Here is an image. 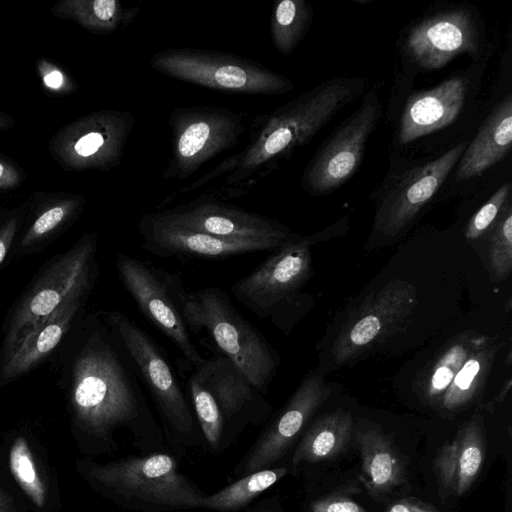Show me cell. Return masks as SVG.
Listing matches in <instances>:
<instances>
[{
  "instance_id": "cell-1",
  "label": "cell",
  "mask_w": 512,
  "mask_h": 512,
  "mask_svg": "<svg viewBox=\"0 0 512 512\" xmlns=\"http://www.w3.org/2000/svg\"><path fill=\"white\" fill-rule=\"evenodd\" d=\"M70 399L79 426L104 444L125 430L142 454L164 452L165 436L123 345L102 316L91 317L75 354Z\"/></svg>"
},
{
  "instance_id": "cell-2",
  "label": "cell",
  "mask_w": 512,
  "mask_h": 512,
  "mask_svg": "<svg viewBox=\"0 0 512 512\" xmlns=\"http://www.w3.org/2000/svg\"><path fill=\"white\" fill-rule=\"evenodd\" d=\"M171 293L188 330L203 334L264 396L280 357L264 335L235 308L218 287L188 290L179 276L167 272Z\"/></svg>"
},
{
  "instance_id": "cell-3",
  "label": "cell",
  "mask_w": 512,
  "mask_h": 512,
  "mask_svg": "<svg viewBox=\"0 0 512 512\" xmlns=\"http://www.w3.org/2000/svg\"><path fill=\"white\" fill-rule=\"evenodd\" d=\"M90 475L118 506L134 512L200 509L205 495L166 452L129 455L94 465Z\"/></svg>"
},
{
  "instance_id": "cell-4",
  "label": "cell",
  "mask_w": 512,
  "mask_h": 512,
  "mask_svg": "<svg viewBox=\"0 0 512 512\" xmlns=\"http://www.w3.org/2000/svg\"><path fill=\"white\" fill-rule=\"evenodd\" d=\"M126 350L145 391L153 401L165 439L198 444V425L188 399L165 350L126 314H100Z\"/></svg>"
},
{
  "instance_id": "cell-5",
  "label": "cell",
  "mask_w": 512,
  "mask_h": 512,
  "mask_svg": "<svg viewBox=\"0 0 512 512\" xmlns=\"http://www.w3.org/2000/svg\"><path fill=\"white\" fill-rule=\"evenodd\" d=\"M150 67L168 77L212 90L280 95L294 89L284 75L253 60L205 48H168L154 53Z\"/></svg>"
},
{
  "instance_id": "cell-6",
  "label": "cell",
  "mask_w": 512,
  "mask_h": 512,
  "mask_svg": "<svg viewBox=\"0 0 512 512\" xmlns=\"http://www.w3.org/2000/svg\"><path fill=\"white\" fill-rule=\"evenodd\" d=\"M247 113L213 105L173 109L167 123L171 150L164 180H184L221 153L238 145L247 130Z\"/></svg>"
},
{
  "instance_id": "cell-7",
  "label": "cell",
  "mask_w": 512,
  "mask_h": 512,
  "mask_svg": "<svg viewBox=\"0 0 512 512\" xmlns=\"http://www.w3.org/2000/svg\"><path fill=\"white\" fill-rule=\"evenodd\" d=\"M97 247V235L84 234L34 279L10 314L2 356L52 314L72 291L94 284L98 273Z\"/></svg>"
},
{
  "instance_id": "cell-8",
  "label": "cell",
  "mask_w": 512,
  "mask_h": 512,
  "mask_svg": "<svg viewBox=\"0 0 512 512\" xmlns=\"http://www.w3.org/2000/svg\"><path fill=\"white\" fill-rule=\"evenodd\" d=\"M317 238L300 237L276 249L230 287L233 297L258 318L286 329L290 308L310 277V246Z\"/></svg>"
},
{
  "instance_id": "cell-9",
  "label": "cell",
  "mask_w": 512,
  "mask_h": 512,
  "mask_svg": "<svg viewBox=\"0 0 512 512\" xmlns=\"http://www.w3.org/2000/svg\"><path fill=\"white\" fill-rule=\"evenodd\" d=\"M135 122L134 114L127 110L103 109L85 114L52 136L49 153L65 170L110 171L121 163Z\"/></svg>"
},
{
  "instance_id": "cell-10",
  "label": "cell",
  "mask_w": 512,
  "mask_h": 512,
  "mask_svg": "<svg viewBox=\"0 0 512 512\" xmlns=\"http://www.w3.org/2000/svg\"><path fill=\"white\" fill-rule=\"evenodd\" d=\"M118 278L143 316L177 348L192 370L206 360L191 334L171 293L166 270L152 267L125 253L115 262Z\"/></svg>"
},
{
  "instance_id": "cell-11",
  "label": "cell",
  "mask_w": 512,
  "mask_h": 512,
  "mask_svg": "<svg viewBox=\"0 0 512 512\" xmlns=\"http://www.w3.org/2000/svg\"><path fill=\"white\" fill-rule=\"evenodd\" d=\"M188 382L208 399L224 424V449L247 426L266 422L273 414L269 401L224 356L215 353L193 369Z\"/></svg>"
},
{
  "instance_id": "cell-12",
  "label": "cell",
  "mask_w": 512,
  "mask_h": 512,
  "mask_svg": "<svg viewBox=\"0 0 512 512\" xmlns=\"http://www.w3.org/2000/svg\"><path fill=\"white\" fill-rule=\"evenodd\" d=\"M381 116L374 90L329 137L307 165L303 188L312 195L329 193L346 182L359 168L366 142Z\"/></svg>"
},
{
  "instance_id": "cell-13",
  "label": "cell",
  "mask_w": 512,
  "mask_h": 512,
  "mask_svg": "<svg viewBox=\"0 0 512 512\" xmlns=\"http://www.w3.org/2000/svg\"><path fill=\"white\" fill-rule=\"evenodd\" d=\"M153 213L168 224L227 239L274 240L286 244L301 237L275 219L205 194Z\"/></svg>"
},
{
  "instance_id": "cell-14",
  "label": "cell",
  "mask_w": 512,
  "mask_h": 512,
  "mask_svg": "<svg viewBox=\"0 0 512 512\" xmlns=\"http://www.w3.org/2000/svg\"><path fill=\"white\" fill-rule=\"evenodd\" d=\"M329 394L330 388L322 376L308 374L237 463L234 476L240 478L275 467L294 446L310 418Z\"/></svg>"
},
{
  "instance_id": "cell-15",
  "label": "cell",
  "mask_w": 512,
  "mask_h": 512,
  "mask_svg": "<svg viewBox=\"0 0 512 512\" xmlns=\"http://www.w3.org/2000/svg\"><path fill=\"white\" fill-rule=\"evenodd\" d=\"M416 303L414 287L396 281L382 288L344 322L332 355L337 366L354 359L408 321Z\"/></svg>"
},
{
  "instance_id": "cell-16",
  "label": "cell",
  "mask_w": 512,
  "mask_h": 512,
  "mask_svg": "<svg viewBox=\"0 0 512 512\" xmlns=\"http://www.w3.org/2000/svg\"><path fill=\"white\" fill-rule=\"evenodd\" d=\"M466 146L462 142L440 157L407 171L380 203L373 233L393 238L402 232L442 186Z\"/></svg>"
},
{
  "instance_id": "cell-17",
  "label": "cell",
  "mask_w": 512,
  "mask_h": 512,
  "mask_svg": "<svg viewBox=\"0 0 512 512\" xmlns=\"http://www.w3.org/2000/svg\"><path fill=\"white\" fill-rule=\"evenodd\" d=\"M137 229L141 247L163 258L223 259L285 245L274 240L221 238L168 224L153 212L141 216Z\"/></svg>"
},
{
  "instance_id": "cell-18",
  "label": "cell",
  "mask_w": 512,
  "mask_h": 512,
  "mask_svg": "<svg viewBox=\"0 0 512 512\" xmlns=\"http://www.w3.org/2000/svg\"><path fill=\"white\" fill-rule=\"evenodd\" d=\"M405 45L418 65L439 69L456 56L476 50V25L465 9L444 11L414 26Z\"/></svg>"
},
{
  "instance_id": "cell-19",
  "label": "cell",
  "mask_w": 512,
  "mask_h": 512,
  "mask_svg": "<svg viewBox=\"0 0 512 512\" xmlns=\"http://www.w3.org/2000/svg\"><path fill=\"white\" fill-rule=\"evenodd\" d=\"M93 285L72 291L65 301L35 326L0 361V386L26 375L45 360L70 330Z\"/></svg>"
},
{
  "instance_id": "cell-20",
  "label": "cell",
  "mask_w": 512,
  "mask_h": 512,
  "mask_svg": "<svg viewBox=\"0 0 512 512\" xmlns=\"http://www.w3.org/2000/svg\"><path fill=\"white\" fill-rule=\"evenodd\" d=\"M485 459L482 418L475 415L459 429L451 443L443 445L434 468L439 497L463 496L477 479Z\"/></svg>"
},
{
  "instance_id": "cell-21",
  "label": "cell",
  "mask_w": 512,
  "mask_h": 512,
  "mask_svg": "<svg viewBox=\"0 0 512 512\" xmlns=\"http://www.w3.org/2000/svg\"><path fill=\"white\" fill-rule=\"evenodd\" d=\"M466 94V81L454 77L413 95L401 117L399 141L407 144L450 125L459 115Z\"/></svg>"
},
{
  "instance_id": "cell-22",
  "label": "cell",
  "mask_w": 512,
  "mask_h": 512,
  "mask_svg": "<svg viewBox=\"0 0 512 512\" xmlns=\"http://www.w3.org/2000/svg\"><path fill=\"white\" fill-rule=\"evenodd\" d=\"M512 143V96L509 94L480 127L459 159L457 180L474 178L499 162Z\"/></svg>"
},
{
  "instance_id": "cell-23",
  "label": "cell",
  "mask_w": 512,
  "mask_h": 512,
  "mask_svg": "<svg viewBox=\"0 0 512 512\" xmlns=\"http://www.w3.org/2000/svg\"><path fill=\"white\" fill-rule=\"evenodd\" d=\"M355 432L361 458L360 479L369 493L380 497L400 486L405 468L391 440L374 428Z\"/></svg>"
},
{
  "instance_id": "cell-24",
  "label": "cell",
  "mask_w": 512,
  "mask_h": 512,
  "mask_svg": "<svg viewBox=\"0 0 512 512\" xmlns=\"http://www.w3.org/2000/svg\"><path fill=\"white\" fill-rule=\"evenodd\" d=\"M354 431L353 417L346 411H334L318 418L305 431L291 459L296 474L303 463H318L335 458L344 451Z\"/></svg>"
},
{
  "instance_id": "cell-25",
  "label": "cell",
  "mask_w": 512,
  "mask_h": 512,
  "mask_svg": "<svg viewBox=\"0 0 512 512\" xmlns=\"http://www.w3.org/2000/svg\"><path fill=\"white\" fill-rule=\"evenodd\" d=\"M84 203L79 194H63L43 202L20 235L17 252L25 255L41 249L78 218Z\"/></svg>"
},
{
  "instance_id": "cell-26",
  "label": "cell",
  "mask_w": 512,
  "mask_h": 512,
  "mask_svg": "<svg viewBox=\"0 0 512 512\" xmlns=\"http://www.w3.org/2000/svg\"><path fill=\"white\" fill-rule=\"evenodd\" d=\"M140 12L139 6H124L119 0H61L51 13L75 22L93 34H111L129 26Z\"/></svg>"
},
{
  "instance_id": "cell-27",
  "label": "cell",
  "mask_w": 512,
  "mask_h": 512,
  "mask_svg": "<svg viewBox=\"0 0 512 512\" xmlns=\"http://www.w3.org/2000/svg\"><path fill=\"white\" fill-rule=\"evenodd\" d=\"M499 348L498 342L489 340L469 355L438 402L444 410H459L477 397Z\"/></svg>"
},
{
  "instance_id": "cell-28",
  "label": "cell",
  "mask_w": 512,
  "mask_h": 512,
  "mask_svg": "<svg viewBox=\"0 0 512 512\" xmlns=\"http://www.w3.org/2000/svg\"><path fill=\"white\" fill-rule=\"evenodd\" d=\"M284 466L263 469L238 478L213 494H205L200 509L216 512H238L270 489L288 474Z\"/></svg>"
},
{
  "instance_id": "cell-29",
  "label": "cell",
  "mask_w": 512,
  "mask_h": 512,
  "mask_svg": "<svg viewBox=\"0 0 512 512\" xmlns=\"http://www.w3.org/2000/svg\"><path fill=\"white\" fill-rule=\"evenodd\" d=\"M489 340L486 336L468 332L450 342L422 380L425 398L432 403H438L469 355Z\"/></svg>"
},
{
  "instance_id": "cell-30",
  "label": "cell",
  "mask_w": 512,
  "mask_h": 512,
  "mask_svg": "<svg viewBox=\"0 0 512 512\" xmlns=\"http://www.w3.org/2000/svg\"><path fill=\"white\" fill-rule=\"evenodd\" d=\"M313 18V10L305 0H281L274 4L270 31L275 49L289 56L304 38Z\"/></svg>"
},
{
  "instance_id": "cell-31",
  "label": "cell",
  "mask_w": 512,
  "mask_h": 512,
  "mask_svg": "<svg viewBox=\"0 0 512 512\" xmlns=\"http://www.w3.org/2000/svg\"><path fill=\"white\" fill-rule=\"evenodd\" d=\"M487 233L492 273L497 279H504L512 269V206L510 199L505 203Z\"/></svg>"
},
{
  "instance_id": "cell-32",
  "label": "cell",
  "mask_w": 512,
  "mask_h": 512,
  "mask_svg": "<svg viewBox=\"0 0 512 512\" xmlns=\"http://www.w3.org/2000/svg\"><path fill=\"white\" fill-rule=\"evenodd\" d=\"M10 468L23 490L32 501L42 507L45 499V489L37 474L31 453L25 439L15 440L10 452Z\"/></svg>"
},
{
  "instance_id": "cell-33",
  "label": "cell",
  "mask_w": 512,
  "mask_h": 512,
  "mask_svg": "<svg viewBox=\"0 0 512 512\" xmlns=\"http://www.w3.org/2000/svg\"><path fill=\"white\" fill-rule=\"evenodd\" d=\"M510 190V183L503 184L472 216L465 230L466 239L475 240L487 233L499 216L505 203L510 199Z\"/></svg>"
},
{
  "instance_id": "cell-34",
  "label": "cell",
  "mask_w": 512,
  "mask_h": 512,
  "mask_svg": "<svg viewBox=\"0 0 512 512\" xmlns=\"http://www.w3.org/2000/svg\"><path fill=\"white\" fill-rule=\"evenodd\" d=\"M37 72L43 87L57 95L71 93L77 84L61 67L48 59L40 58L36 64Z\"/></svg>"
},
{
  "instance_id": "cell-35",
  "label": "cell",
  "mask_w": 512,
  "mask_h": 512,
  "mask_svg": "<svg viewBox=\"0 0 512 512\" xmlns=\"http://www.w3.org/2000/svg\"><path fill=\"white\" fill-rule=\"evenodd\" d=\"M310 512H367L361 505L343 495H330L313 501Z\"/></svg>"
},
{
  "instance_id": "cell-36",
  "label": "cell",
  "mask_w": 512,
  "mask_h": 512,
  "mask_svg": "<svg viewBox=\"0 0 512 512\" xmlns=\"http://www.w3.org/2000/svg\"><path fill=\"white\" fill-rule=\"evenodd\" d=\"M21 214L16 213L0 224V267L6 261L21 226Z\"/></svg>"
},
{
  "instance_id": "cell-37",
  "label": "cell",
  "mask_w": 512,
  "mask_h": 512,
  "mask_svg": "<svg viewBox=\"0 0 512 512\" xmlns=\"http://www.w3.org/2000/svg\"><path fill=\"white\" fill-rule=\"evenodd\" d=\"M23 173L12 161L0 157V190L12 189L20 185Z\"/></svg>"
},
{
  "instance_id": "cell-38",
  "label": "cell",
  "mask_w": 512,
  "mask_h": 512,
  "mask_svg": "<svg viewBox=\"0 0 512 512\" xmlns=\"http://www.w3.org/2000/svg\"><path fill=\"white\" fill-rule=\"evenodd\" d=\"M386 512H439L438 509L427 502L417 498H403L393 502Z\"/></svg>"
},
{
  "instance_id": "cell-39",
  "label": "cell",
  "mask_w": 512,
  "mask_h": 512,
  "mask_svg": "<svg viewBox=\"0 0 512 512\" xmlns=\"http://www.w3.org/2000/svg\"><path fill=\"white\" fill-rule=\"evenodd\" d=\"M250 512H282L276 507V504L271 499H265L257 503Z\"/></svg>"
},
{
  "instance_id": "cell-40",
  "label": "cell",
  "mask_w": 512,
  "mask_h": 512,
  "mask_svg": "<svg viewBox=\"0 0 512 512\" xmlns=\"http://www.w3.org/2000/svg\"><path fill=\"white\" fill-rule=\"evenodd\" d=\"M14 124L15 120L12 116L0 111V132L10 129Z\"/></svg>"
}]
</instances>
